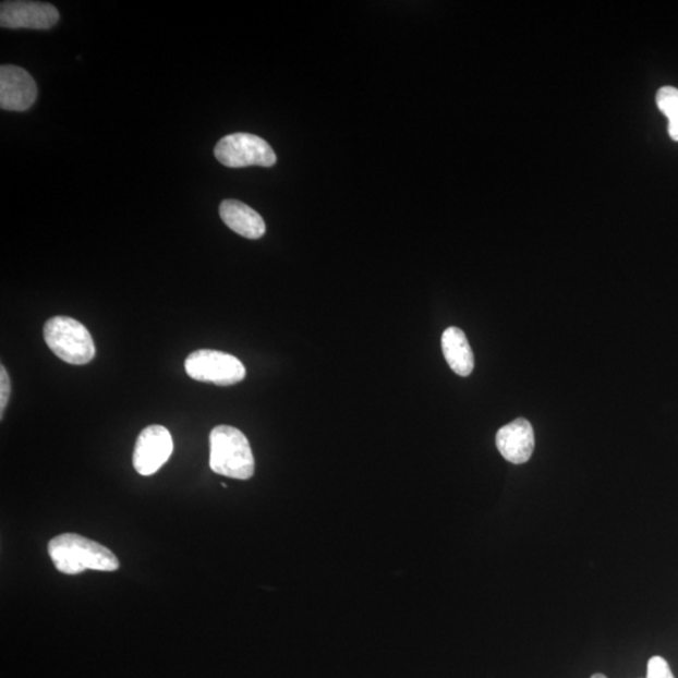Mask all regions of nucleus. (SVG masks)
<instances>
[{"label": "nucleus", "mask_w": 678, "mask_h": 678, "mask_svg": "<svg viewBox=\"0 0 678 678\" xmlns=\"http://www.w3.org/2000/svg\"><path fill=\"white\" fill-rule=\"evenodd\" d=\"M38 89L31 73L19 65L0 68V107L5 111L24 112L36 102Z\"/></svg>", "instance_id": "nucleus-8"}, {"label": "nucleus", "mask_w": 678, "mask_h": 678, "mask_svg": "<svg viewBox=\"0 0 678 678\" xmlns=\"http://www.w3.org/2000/svg\"><path fill=\"white\" fill-rule=\"evenodd\" d=\"M496 448L511 464H524L535 448L533 426L523 417L503 426L496 434Z\"/></svg>", "instance_id": "nucleus-9"}, {"label": "nucleus", "mask_w": 678, "mask_h": 678, "mask_svg": "<svg viewBox=\"0 0 678 678\" xmlns=\"http://www.w3.org/2000/svg\"><path fill=\"white\" fill-rule=\"evenodd\" d=\"M210 468L215 474L247 481L255 462L250 441L235 427L217 426L210 434Z\"/></svg>", "instance_id": "nucleus-2"}, {"label": "nucleus", "mask_w": 678, "mask_h": 678, "mask_svg": "<svg viewBox=\"0 0 678 678\" xmlns=\"http://www.w3.org/2000/svg\"><path fill=\"white\" fill-rule=\"evenodd\" d=\"M219 214L225 225L239 235L255 241L266 234V222L261 215L242 202H222Z\"/></svg>", "instance_id": "nucleus-10"}, {"label": "nucleus", "mask_w": 678, "mask_h": 678, "mask_svg": "<svg viewBox=\"0 0 678 678\" xmlns=\"http://www.w3.org/2000/svg\"><path fill=\"white\" fill-rule=\"evenodd\" d=\"M656 104L661 112L668 119V134L678 142V89L666 86L658 89Z\"/></svg>", "instance_id": "nucleus-12"}, {"label": "nucleus", "mask_w": 678, "mask_h": 678, "mask_svg": "<svg viewBox=\"0 0 678 678\" xmlns=\"http://www.w3.org/2000/svg\"><path fill=\"white\" fill-rule=\"evenodd\" d=\"M173 441L168 428L148 426L140 434L134 451V468L140 475L150 476L159 471L171 457Z\"/></svg>", "instance_id": "nucleus-6"}, {"label": "nucleus", "mask_w": 678, "mask_h": 678, "mask_svg": "<svg viewBox=\"0 0 678 678\" xmlns=\"http://www.w3.org/2000/svg\"><path fill=\"white\" fill-rule=\"evenodd\" d=\"M647 678H675L664 657L655 656L649 661Z\"/></svg>", "instance_id": "nucleus-13"}, {"label": "nucleus", "mask_w": 678, "mask_h": 678, "mask_svg": "<svg viewBox=\"0 0 678 678\" xmlns=\"http://www.w3.org/2000/svg\"><path fill=\"white\" fill-rule=\"evenodd\" d=\"M10 395H11V379H10V376H8V372L5 371V367L2 366L0 367V417L2 419L4 416V411H5L8 401H10Z\"/></svg>", "instance_id": "nucleus-14"}, {"label": "nucleus", "mask_w": 678, "mask_h": 678, "mask_svg": "<svg viewBox=\"0 0 678 678\" xmlns=\"http://www.w3.org/2000/svg\"><path fill=\"white\" fill-rule=\"evenodd\" d=\"M441 344L445 360L455 374L461 377L471 375L474 370V354L467 335L458 327H450L445 330Z\"/></svg>", "instance_id": "nucleus-11"}, {"label": "nucleus", "mask_w": 678, "mask_h": 678, "mask_svg": "<svg viewBox=\"0 0 678 678\" xmlns=\"http://www.w3.org/2000/svg\"><path fill=\"white\" fill-rule=\"evenodd\" d=\"M44 335L47 346L57 358L71 365H86L95 359L93 336L76 319L53 317L45 325Z\"/></svg>", "instance_id": "nucleus-3"}, {"label": "nucleus", "mask_w": 678, "mask_h": 678, "mask_svg": "<svg viewBox=\"0 0 678 678\" xmlns=\"http://www.w3.org/2000/svg\"><path fill=\"white\" fill-rule=\"evenodd\" d=\"M186 374L201 383L231 386L243 382L246 370L241 361L226 352L201 350L185 361Z\"/></svg>", "instance_id": "nucleus-5"}, {"label": "nucleus", "mask_w": 678, "mask_h": 678, "mask_svg": "<svg viewBox=\"0 0 678 678\" xmlns=\"http://www.w3.org/2000/svg\"><path fill=\"white\" fill-rule=\"evenodd\" d=\"M60 21V12L49 3L14 0L0 5V24L11 29H51Z\"/></svg>", "instance_id": "nucleus-7"}, {"label": "nucleus", "mask_w": 678, "mask_h": 678, "mask_svg": "<svg viewBox=\"0 0 678 678\" xmlns=\"http://www.w3.org/2000/svg\"><path fill=\"white\" fill-rule=\"evenodd\" d=\"M591 678H607V676H605L603 674H595Z\"/></svg>", "instance_id": "nucleus-15"}, {"label": "nucleus", "mask_w": 678, "mask_h": 678, "mask_svg": "<svg viewBox=\"0 0 678 678\" xmlns=\"http://www.w3.org/2000/svg\"><path fill=\"white\" fill-rule=\"evenodd\" d=\"M214 155L225 167L233 169L271 168L277 162V155L266 140L242 132L222 137L215 146Z\"/></svg>", "instance_id": "nucleus-4"}, {"label": "nucleus", "mask_w": 678, "mask_h": 678, "mask_svg": "<svg viewBox=\"0 0 678 678\" xmlns=\"http://www.w3.org/2000/svg\"><path fill=\"white\" fill-rule=\"evenodd\" d=\"M48 554L63 574H80L87 569L113 572L120 567L119 559L110 549L78 534L65 533L53 537L48 544Z\"/></svg>", "instance_id": "nucleus-1"}]
</instances>
